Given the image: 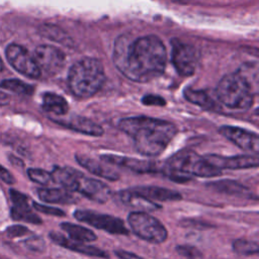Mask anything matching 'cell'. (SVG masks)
<instances>
[{
  "label": "cell",
  "mask_w": 259,
  "mask_h": 259,
  "mask_svg": "<svg viewBox=\"0 0 259 259\" xmlns=\"http://www.w3.org/2000/svg\"><path fill=\"white\" fill-rule=\"evenodd\" d=\"M176 250L181 256L186 257V258L196 259V258H200L202 256V254L200 253V251L198 249H196L195 247H192V246H188V245L177 246Z\"/></svg>",
  "instance_id": "cell-31"
},
{
  "label": "cell",
  "mask_w": 259,
  "mask_h": 259,
  "mask_svg": "<svg viewBox=\"0 0 259 259\" xmlns=\"http://www.w3.org/2000/svg\"><path fill=\"white\" fill-rule=\"evenodd\" d=\"M0 87L4 88L8 91L15 92L17 94H25L30 95L33 92V87L29 84H26L23 81L18 79H6L0 82Z\"/></svg>",
  "instance_id": "cell-28"
},
{
  "label": "cell",
  "mask_w": 259,
  "mask_h": 259,
  "mask_svg": "<svg viewBox=\"0 0 259 259\" xmlns=\"http://www.w3.org/2000/svg\"><path fill=\"white\" fill-rule=\"evenodd\" d=\"M101 160L115 166L130 169L137 173H154L159 171L158 164L149 160H141L136 158H128L112 154L101 155Z\"/></svg>",
  "instance_id": "cell-15"
},
{
  "label": "cell",
  "mask_w": 259,
  "mask_h": 259,
  "mask_svg": "<svg viewBox=\"0 0 259 259\" xmlns=\"http://www.w3.org/2000/svg\"><path fill=\"white\" fill-rule=\"evenodd\" d=\"M115 197L116 200L119 201L121 204L125 205L128 208L135 209V211L150 212L162 208L161 204H158L157 202L148 199L147 197L132 189L120 190L115 193Z\"/></svg>",
  "instance_id": "cell-16"
},
{
  "label": "cell",
  "mask_w": 259,
  "mask_h": 259,
  "mask_svg": "<svg viewBox=\"0 0 259 259\" xmlns=\"http://www.w3.org/2000/svg\"><path fill=\"white\" fill-rule=\"evenodd\" d=\"M3 69H4V64H3V62H2V59L0 58V72H1Z\"/></svg>",
  "instance_id": "cell-40"
},
{
  "label": "cell",
  "mask_w": 259,
  "mask_h": 259,
  "mask_svg": "<svg viewBox=\"0 0 259 259\" xmlns=\"http://www.w3.org/2000/svg\"><path fill=\"white\" fill-rule=\"evenodd\" d=\"M127 223L139 238L149 243L161 244L167 239L168 233L164 225L148 212L132 211L127 215Z\"/></svg>",
  "instance_id": "cell-6"
},
{
  "label": "cell",
  "mask_w": 259,
  "mask_h": 259,
  "mask_svg": "<svg viewBox=\"0 0 259 259\" xmlns=\"http://www.w3.org/2000/svg\"><path fill=\"white\" fill-rule=\"evenodd\" d=\"M38 197L41 201L49 203H61L70 204L76 201L74 195L70 191L59 188H39L37 189Z\"/></svg>",
  "instance_id": "cell-23"
},
{
  "label": "cell",
  "mask_w": 259,
  "mask_h": 259,
  "mask_svg": "<svg viewBox=\"0 0 259 259\" xmlns=\"http://www.w3.org/2000/svg\"><path fill=\"white\" fill-rule=\"evenodd\" d=\"M39 33L42 36H45L51 40H54L56 42H59V44L69 46V44L71 42V38L69 37V35L64 30H62L60 27L53 25V24L40 25Z\"/></svg>",
  "instance_id": "cell-27"
},
{
  "label": "cell",
  "mask_w": 259,
  "mask_h": 259,
  "mask_svg": "<svg viewBox=\"0 0 259 259\" xmlns=\"http://www.w3.org/2000/svg\"><path fill=\"white\" fill-rule=\"evenodd\" d=\"M51 174L54 182L59 183L65 190L71 192L76 190L78 177L81 172L70 167H55Z\"/></svg>",
  "instance_id": "cell-22"
},
{
  "label": "cell",
  "mask_w": 259,
  "mask_h": 259,
  "mask_svg": "<svg viewBox=\"0 0 259 259\" xmlns=\"http://www.w3.org/2000/svg\"><path fill=\"white\" fill-rule=\"evenodd\" d=\"M9 193L11 201L13 202V206L10 210V215L13 220L22 221L34 225L41 224L40 218L33 210H31L28 204V197L25 194L15 189H10Z\"/></svg>",
  "instance_id": "cell-14"
},
{
  "label": "cell",
  "mask_w": 259,
  "mask_h": 259,
  "mask_svg": "<svg viewBox=\"0 0 259 259\" xmlns=\"http://www.w3.org/2000/svg\"><path fill=\"white\" fill-rule=\"evenodd\" d=\"M215 95L232 109H248L253 103V91L248 80L239 73L225 75L218 83Z\"/></svg>",
  "instance_id": "cell-5"
},
{
  "label": "cell",
  "mask_w": 259,
  "mask_h": 259,
  "mask_svg": "<svg viewBox=\"0 0 259 259\" xmlns=\"http://www.w3.org/2000/svg\"><path fill=\"white\" fill-rule=\"evenodd\" d=\"M220 133L241 149L255 153L259 150V138L255 133L231 125L222 126L220 128Z\"/></svg>",
  "instance_id": "cell-12"
},
{
  "label": "cell",
  "mask_w": 259,
  "mask_h": 259,
  "mask_svg": "<svg viewBox=\"0 0 259 259\" xmlns=\"http://www.w3.org/2000/svg\"><path fill=\"white\" fill-rule=\"evenodd\" d=\"M60 227L65 233L68 234L69 239L76 242L89 243L97 239L94 232H92L90 229L73 224V223H68V222L62 223Z\"/></svg>",
  "instance_id": "cell-24"
},
{
  "label": "cell",
  "mask_w": 259,
  "mask_h": 259,
  "mask_svg": "<svg viewBox=\"0 0 259 259\" xmlns=\"http://www.w3.org/2000/svg\"><path fill=\"white\" fill-rule=\"evenodd\" d=\"M204 159L214 166L215 168L222 169H247L258 167L259 160L257 156L252 155H238L232 157H223L218 155H207Z\"/></svg>",
  "instance_id": "cell-13"
},
{
  "label": "cell",
  "mask_w": 259,
  "mask_h": 259,
  "mask_svg": "<svg viewBox=\"0 0 259 259\" xmlns=\"http://www.w3.org/2000/svg\"><path fill=\"white\" fill-rule=\"evenodd\" d=\"M113 63L130 80L148 82L159 77L166 67L167 51L156 35L132 39L130 35H119L113 47Z\"/></svg>",
  "instance_id": "cell-1"
},
{
  "label": "cell",
  "mask_w": 259,
  "mask_h": 259,
  "mask_svg": "<svg viewBox=\"0 0 259 259\" xmlns=\"http://www.w3.org/2000/svg\"><path fill=\"white\" fill-rule=\"evenodd\" d=\"M42 107L46 111L55 115H65L69 108L66 99L53 92H47L44 94Z\"/></svg>",
  "instance_id": "cell-25"
},
{
  "label": "cell",
  "mask_w": 259,
  "mask_h": 259,
  "mask_svg": "<svg viewBox=\"0 0 259 259\" xmlns=\"http://www.w3.org/2000/svg\"><path fill=\"white\" fill-rule=\"evenodd\" d=\"M75 192H79L83 196L98 203H105L112 194L110 188L105 183L97 179L88 178L82 173L78 177Z\"/></svg>",
  "instance_id": "cell-11"
},
{
  "label": "cell",
  "mask_w": 259,
  "mask_h": 259,
  "mask_svg": "<svg viewBox=\"0 0 259 259\" xmlns=\"http://www.w3.org/2000/svg\"><path fill=\"white\" fill-rule=\"evenodd\" d=\"M33 58L40 72L47 75H55L59 73L65 65V54L57 47L50 45H41L35 48Z\"/></svg>",
  "instance_id": "cell-10"
},
{
  "label": "cell",
  "mask_w": 259,
  "mask_h": 259,
  "mask_svg": "<svg viewBox=\"0 0 259 259\" xmlns=\"http://www.w3.org/2000/svg\"><path fill=\"white\" fill-rule=\"evenodd\" d=\"M5 56L8 63L20 74L29 78H39L41 72L28 51L20 45L9 44L5 49Z\"/></svg>",
  "instance_id": "cell-9"
},
{
  "label": "cell",
  "mask_w": 259,
  "mask_h": 259,
  "mask_svg": "<svg viewBox=\"0 0 259 259\" xmlns=\"http://www.w3.org/2000/svg\"><path fill=\"white\" fill-rule=\"evenodd\" d=\"M6 235L10 238H16V237H21L24 236L28 233H30V231L21 225H13V226H9L6 231H5Z\"/></svg>",
  "instance_id": "cell-34"
},
{
  "label": "cell",
  "mask_w": 259,
  "mask_h": 259,
  "mask_svg": "<svg viewBox=\"0 0 259 259\" xmlns=\"http://www.w3.org/2000/svg\"><path fill=\"white\" fill-rule=\"evenodd\" d=\"M33 207L35 210L46 213V214H50V215H56V217H64L65 215V211L57 208V207H53V206H49V205H45L38 202H33L32 203Z\"/></svg>",
  "instance_id": "cell-32"
},
{
  "label": "cell",
  "mask_w": 259,
  "mask_h": 259,
  "mask_svg": "<svg viewBox=\"0 0 259 259\" xmlns=\"http://www.w3.org/2000/svg\"><path fill=\"white\" fill-rule=\"evenodd\" d=\"M132 190L152 201H176L182 198L180 192L159 186H136L133 187Z\"/></svg>",
  "instance_id": "cell-20"
},
{
  "label": "cell",
  "mask_w": 259,
  "mask_h": 259,
  "mask_svg": "<svg viewBox=\"0 0 259 259\" xmlns=\"http://www.w3.org/2000/svg\"><path fill=\"white\" fill-rule=\"evenodd\" d=\"M119 127L133 138L137 151L149 157L160 155L176 134L173 123L148 116L122 118Z\"/></svg>",
  "instance_id": "cell-2"
},
{
  "label": "cell",
  "mask_w": 259,
  "mask_h": 259,
  "mask_svg": "<svg viewBox=\"0 0 259 259\" xmlns=\"http://www.w3.org/2000/svg\"><path fill=\"white\" fill-rule=\"evenodd\" d=\"M74 217L79 222L92 226L98 230L105 231L112 235H128L130 230L126 228L124 222L119 218L95 212L88 209H77Z\"/></svg>",
  "instance_id": "cell-8"
},
{
  "label": "cell",
  "mask_w": 259,
  "mask_h": 259,
  "mask_svg": "<svg viewBox=\"0 0 259 259\" xmlns=\"http://www.w3.org/2000/svg\"><path fill=\"white\" fill-rule=\"evenodd\" d=\"M49 236L52 241H54L56 244L66 248V249H69V250H72V251H75V252H78V253H81L84 255L93 256V257H100V258L108 257V254L105 251H103L99 248H96L94 246L86 245L85 243H82V242L73 241L58 232H51L49 234Z\"/></svg>",
  "instance_id": "cell-18"
},
{
  "label": "cell",
  "mask_w": 259,
  "mask_h": 259,
  "mask_svg": "<svg viewBox=\"0 0 259 259\" xmlns=\"http://www.w3.org/2000/svg\"><path fill=\"white\" fill-rule=\"evenodd\" d=\"M105 74L102 63L95 58H83L69 70L68 86L78 98L93 96L102 86Z\"/></svg>",
  "instance_id": "cell-4"
},
{
  "label": "cell",
  "mask_w": 259,
  "mask_h": 259,
  "mask_svg": "<svg viewBox=\"0 0 259 259\" xmlns=\"http://www.w3.org/2000/svg\"><path fill=\"white\" fill-rule=\"evenodd\" d=\"M171 60L177 73L184 77L191 76L195 72L199 60L197 49L178 38L171 40Z\"/></svg>",
  "instance_id": "cell-7"
},
{
  "label": "cell",
  "mask_w": 259,
  "mask_h": 259,
  "mask_svg": "<svg viewBox=\"0 0 259 259\" xmlns=\"http://www.w3.org/2000/svg\"><path fill=\"white\" fill-rule=\"evenodd\" d=\"M206 185L208 188H210L217 192H220V193H225L228 195H234V196H238V197L257 198V197L253 196V193L249 188H247L243 184H241L237 181H234V180H229V179L217 180V181L209 182Z\"/></svg>",
  "instance_id": "cell-21"
},
{
  "label": "cell",
  "mask_w": 259,
  "mask_h": 259,
  "mask_svg": "<svg viewBox=\"0 0 259 259\" xmlns=\"http://www.w3.org/2000/svg\"><path fill=\"white\" fill-rule=\"evenodd\" d=\"M142 102L146 105H158V106H162L165 105V100L164 98L158 96V95H153V94H149V95H145L142 99Z\"/></svg>",
  "instance_id": "cell-35"
},
{
  "label": "cell",
  "mask_w": 259,
  "mask_h": 259,
  "mask_svg": "<svg viewBox=\"0 0 259 259\" xmlns=\"http://www.w3.org/2000/svg\"><path fill=\"white\" fill-rule=\"evenodd\" d=\"M161 171L169 179L178 183L189 181L192 176L215 177L222 174V170L191 150H182L173 155L161 168Z\"/></svg>",
  "instance_id": "cell-3"
},
{
  "label": "cell",
  "mask_w": 259,
  "mask_h": 259,
  "mask_svg": "<svg viewBox=\"0 0 259 259\" xmlns=\"http://www.w3.org/2000/svg\"><path fill=\"white\" fill-rule=\"evenodd\" d=\"M233 250L239 255L248 256L257 254L259 251V246L257 242L245 239H238L233 242Z\"/></svg>",
  "instance_id": "cell-29"
},
{
  "label": "cell",
  "mask_w": 259,
  "mask_h": 259,
  "mask_svg": "<svg viewBox=\"0 0 259 259\" xmlns=\"http://www.w3.org/2000/svg\"><path fill=\"white\" fill-rule=\"evenodd\" d=\"M184 96L188 101L196 105H199L200 107H203L206 109H214L218 107L215 101L210 96V94H208V92L204 90H196V89L188 88L184 91Z\"/></svg>",
  "instance_id": "cell-26"
},
{
  "label": "cell",
  "mask_w": 259,
  "mask_h": 259,
  "mask_svg": "<svg viewBox=\"0 0 259 259\" xmlns=\"http://www.w3.org/2000/svg\"><path fill=\"white\" fill-rule=\"evenodd\" d=\"M9 100H10L9 95L7 93H4L3 91L0 90V106L7 105L9 103Z\"/></svg>",
  "instance_id": "cell-39"
},
{
  "label": "cell",
  "mask_w": 259,
  "mask_h": 259,
  "mask_svg": "<svg viewBox=\"0 0 259 259\" xmlns=\"http://www.w3.org/2000/svg\"><path fill=\"white\" fill-rule=\"evenodd\" d=\"M0 179L2 181H4L7 184H14L15 183V179L13 177V175L6 169L4 168L2 165H0Z\"/></svg>",
  "instance_id": "cell-36"
},
{
  "label": "cell",
  "mask_w": 259,
  "mask_h": 259,
  "mask_svg": "<svg viewBox=\"0 0 259 259\" xmlns=\"http://www.w3.org/2000/svg\"><path fill=\"white\" fill-rule=\"evenodd\" d=\"M114 254L120 258V259H145L135 253H132V252H128V251H124V250H116L114 252Z\"/></svg>",
  "instance_id": "cell-38"
},
{
  "label": "cell",
  "mask_w": 259,
  "mask_h": 259,
  "mask_svg": "<svg viewBox=\"0 0 259 259\" xmlns=\"http://www.w3.org/2000/svg\"><path fill=\"white\" fill-rule=\"evenodd\" d=\"M27 176L33 182H36L41 185H49L53 182L52 174L46 170L38 168H29L27 169Z\"/></svg>",
  "instance_id": "cell-30"
},
{
  "label": "cell",
  "mask_w": 259,
  "mask_h": 259,
  "mask_svg": "<svg viewBox=\"0 0 259 259\" xmlns=\"http://www.w3.org/2000/svg\"><path fill=\"white\" fill-rule=\"evenodd\" d=\"M58 122L84 135L101 136L103 134V128L99 124L95 123L89 118L80 115H70L64 120H58Z\"/></svg>",
  "instance_id": "cell-19"
},
{
  "label": "cell",
  "mask_w": 259,
  "mask_h": 259,
  "mask_svg": "<svg viewBox=\"0 0 259 259\" xmlns=\"http://www.w3.org/2000/svg\"><path fill=\"white\" fill-rule=\"evenodd\" d=\"M76 160L83 168H85L90 173L98 177L105 178L112 181L117 180L119 178L118 172L113 167H111L110 164L104 161H98L96 159H93L83 154H77Z\"/></svg>",
  "instance_id": "cell-17"
},
{
  "label": "cell",
  "mask_w": 259,
  "mask_h": 259,
  "mask_svg": "<svg viewBox=\"0 0 259 259\" xmlns=\"http://www.w3.org/2000/svg\"><path fill=\"white\" fill-rule=\"evenodd\" d=\"M24 245L29 250L35 251V252H41L46 248L45 241L40 237H31V238H29V239L24 241Z\"/></svg>",
  "instance_id": "cell-33"
},
{
  "label": "cell",
  "mask_w": 259,
  "mask_h": 259,
  "mask_svg": "<svg viewBox=\"0 0 259 259\" xmlns=\"http://www.w3.org/2000/svg\"><path fill=\"white\" fill-rule=\"evenodd\" d=\"M181 225L185 227H192V228H199V229H204V228H210V226L204 222H197L194 220H185L180 223Z\"/></svg>",
  "instance_id": "cell-37"
}]
</instances>
